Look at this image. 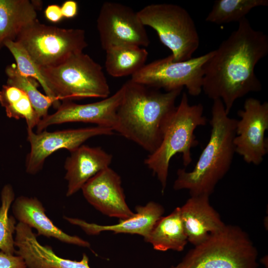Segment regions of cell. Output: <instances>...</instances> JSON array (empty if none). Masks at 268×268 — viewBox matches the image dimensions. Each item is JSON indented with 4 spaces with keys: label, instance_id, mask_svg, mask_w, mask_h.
<instances>
[{
    "label": "cell",
    "instance_id": "1",
    "mask_svg": "<svg viewBox=\"0 0 268 268\" xmlns=\"http://www.w3.org/2000/svg\"><path fill=\"white\" fill-rule=\"evenodd\" d=\"M268 53V36L244 18L204 65L202 91L220 99L228 115L238 99L262 90L255 68Z\"/></svg>",
    "mask_w": 268,
    "mask_h": 268
},
{
    "label": "cell",
    "instance_id": "2",
    "mask_svg": "<svg viewBox=\"0 0 268 268\" xmlns=\"http://www.w3.org/2000/svg\"><path fill=\"white\" fill-rule=\"evenodd\" d=\"M123 96L113 131L150 154L159 145L165 126L182 89L162 92L131 79Z\"/></svg>",
    "mask_w": 268,
    "mask_h": 268
},
{
    "label": "cell",
    "instance_id": "3",
    "mask_svg": "<svg viewBox=\"0 0 268 268\" xmlns=\"http://www.w3.org/2000/svg\"><path fill=\"white\" fill-rule=\"evenodd\" d=\"M209 140L191 171L178 169L173 189L188 190L191 197L210 196L230 169L235 152L237 120L226 113L220 99L213 100Z\"/></svg>",
    "mask_w": 268,
    "mask_h": 268
},
{
    "label": "cell",
    "instance_id": "4",
    "mask_svg": "<svg viewBox=\"0 0 268 268\" xmlns=\"http://www.w3.org/2000/svg\"><path fill=\"white\" fill-rule=\"evenodd\" d=\"M203 111V106L201 103L190 105L187 94L184 92L179 105L168 119L159 145L145 159V164L160 182L162 194L167 186L172 158L176 154H181L186 167L192 162L191 149L199 144L195 131L208 122Z\"/></svg>",
    "mask_w": 268,
    "mask_h": 268
},
{
    "label": "cell",
    "instance_id": "5",
    "mask_svg": "<svg viewBox=\"0 0 268 268\" xmlns=\"http://www.w3.org/2000/svg\"><path fill=\"white\" fill-rule=\"evenodd\" d=\"M258 251L241 227L226 225L169 268H258Z\"/></svg>",
    "mask_w": 268,
    "mask_h": 268
},
{
    "label": "cell",
    "instance_id": "6",
    "mask_svg": "<svg viewBox=\"0 0 268 268\" xmlns=\"http://www.w3.org/2000/svg\"><path fill=\"white\" fill-rule=\"evenodd\" d=\"M40 69L53 98L59 101L110 96L101 66L83 52L71 56L59 65Z\"/></svg>",
    "mask_w": 268,
    "mask_h": 268
},
{
    "label": "cell",
    "instance_id": "7",
    "mask_svg": "<svg viewBox=\"0 0 268 268\" xmlns=\"http://www.w3.org/2000/svg\"><path fill=\"white\" fill-rule=\"evenodd\" d=\"M144 25L153 29L161 42L172 52L175 61L192 58L200 45L195 22L184 8L172 3H154L137 11Z\"/></svg>",
    "mask_w": 268,
    "mask_h": 268
},
{
    "label": "cell",
    "instance_id": "8",
    "mask_svg": "<svg viewBox=\"0 0 268 268\" xmlns=\"http://www.w3.org/2000/svg\"><path fill=\"white\" fill-rule=\"evenodd\" d=\"M15 41L41 68L57 66L87 47L85 31L41 23L37 19L25 28Z\"/></svg>",
    "mask_w": 268,
    "mask_h": 268
},
{
    "label": "cell",
    "instance_id": "9",
    "mask_svg": "<svg viewBox=\"0 0 268 268\" xmlns=\"http://www.w3.org/2000/svg\"><path fill=\"white\" fill-rule=\"evenodd\" d=\"M213 53L181 62L174 61L170 55L145 64L131 79L166 92L185 87L190 95L198 96L202 92L203 66Z\"/></svg>",
    "mask_w": 268,
    "mask_h": 268
},
{
    "label": "cell",
    "instance_id": "10",
    "mask_svg": "<svg viewBox=\"0 0 268 268\" xmlns=\"http://www.w3.org/2000/svg\"><path fill=\"white\" fill-rule=\"evenodd\" d=\"M97 28L102 48L122 45L147 47L150 41L137 12L123 4L106 1L97 19Z\"/></svg>",
    "mask_w": 268,
    "mask_h": 268
},
{
    "label": "cell",
    "instance_id": "11",
    "mask_svg": "<svg viewBox=\"0 0 268 268\" xmlns=\"http://www.w3.org/2000/svg\"><path fill=\"white\" fill-rule=\"evenodd\" d=\"M27 132L30 150L26 157L25 170L28 174L35 175L42 169L46 159L54 152L62 149L70 152L92 137L110 135L114 131L96 126L54 132L44 130L40 133L27 129Z\"/></svg>",
    "mask_w": 268,
    "mask_h": 268
},
{
    "label": "cell",
    "instance_id": "12",
    "mask_svg": "<svg viewBox=\"0 0 268 268\" xmlns=\"http://www.w3.org/2000/svg\"><path fill=\"white\" fill-rule=\"evenodd\" d=\"M236 135L234 139L235 152L248 164L260 165L268 151V103L254 98H247L243 110L237 113Z\"/></svg>",
    "mask_w": 268,
    "mask_h": 268
},
{
    "label": "cell",
    "instance_id": "13",
    "mask_svg": "<svg viewBox=\"0 0 268 268\" xmlns=\"http://www.w3.org/2000/svg\"><path fill=\"white\" fill-rule=\"evenodd\" d=\"M123 92L121 86L114 94L107 98L88 104L63 101L55 112L48 114L39 121L36 127V133L46 130L52 125L72 122L94 124L113 130L116 113L122 98Z\"/></svg>",
    "mask_w": 268,
    "mask_h": 268
},
{
    "label": "cell",
    "instance_id": "14",
    "mask_svg": "<svg viewBox=\"0 0 268 268\" xmlns=\"http://www.w3.org/2000/svg\"><path fill=\"white\" fill-rule=\"evenodd\" d=\"M81 190L88 202L103 214L122 220L134 214L126 202L120 176L110 167L92 177Z\"/></svg>",
    "mask_w": 268,
    "mask_h": 268
},
{
    "label": "cell",
    "instance_id": "15",
    "mask_svg": "<svg viewBox=\"0 0 268 268\" xmlns=\"http://www.w3.org/2000/svg\"><path fill=\"white\" fill-rule=\"evenodd\" d=\"M15 234V254L23 258L27 268H91L87 255L83 254L79 261L60 257L51 247L41 245L32 229L25 224L18 222Z\"/></svg>",
    "mask_w": 268,
    "mask_h": 268
},
{
    "label": "cell",
    "instance_id": "16",
    "mask_svg": "<svg viewBox=\"0 0 268 268\" xmlns=\"http://www.w3.org/2000/svg\"><path fill=\"white\" fill-rule=\"evenodd\" d=\"M112 155L101 147L82 144L70 152L66 159L65 179L67 182V197L81 189L92 177L110 167Z\"/></svg>",
    "mask_w": 268,
    "mask_h": 268
},
{
    "label": "cell",
    "instance_id": "17",
    "mask_svg": "<svg viewBox=\"0 0 268 268\" xmlns=\"http://www.w3.org/2000/svg\"><path fill=\"white\" fill-rule=\"evenodd\" d=\"M209 196L191 197L180 207L181 217L188 242L196 246L225 225L210 205Z\"/></svg>",
    "mask_w": 268,
    "mask_h": 268
},
{
    "label": "cell",
    "instance_id": "18",
    "mask_svg": "<svg viewBox=\"0 0 268 268\" xmlns=\"http://www.w3.org/2000/svg\"><path fill=\"white\" fill-rule=\"evenodd\" d=\"M14 218L37 232V236L54 238L62 242L80 247L90 248L87 241L75 235H70L58 228L45 213L42 203L36 198L20 196L12 203Z\"/></svg>",
    "mask_w": 268,
    "mask_h": 268
},
{
    "label": "cell",
    "instance_id": "19",
    "mask_svg": "<svg viewBox=\"0 0 268 268\" xmlns=\"http://www.w3.org/2000/svg\"><path fill=\"white\" fill-rule=\"evenodd\" d=\"M136 212L131 217L120 220L115 224L101 225L89 223L82 219L64 216L70 223L78 226L87 234L95 235L104 231H111L114 234H137L144 238L150 232L155 222L162 216L164 208L160 204L149 201L144 205H137Z\"/></svg>",
    "mask_w": 268,
    "mask_h": 268
},
{
    "label": "cell",
    "instance_id": "20",
    "mask_svg": "<svg viewBox=\"0 0 268 268\" xmlns=\"http://www.w3.org/2000/svg\"><path fill=\"white\" fill-rule=\"evenodd\" d=\"M35 5L28 0H0V49L37 20Z\"/></svg>",
    "mask_w": 268,
    "mask_h": 268
},
{
    "label": "cell",
    "instance_id": "21",
    "mask_svg": "<svg viewBox=\"0 0 268 268\" xmlns=\"http://www.w3.org/2000/svg\"><path fill=\"white\" fill-rule=\"evenodd\" d=\"M144 239L157 251H183L188 240L181 219L180 207H177L167 216L160 217Z\"/></svg>",
    "mask_w": 268,
    "mask_h": 268
},
{
    "label": "cell",
    "instance_id": "22",
    "mask_svg": "<svg viewBox=\"0 0 268 268\" xmlns=\"http://www.w3.org/2000/svg\"><path fill=\"white\" fill-rule=\"evenodd\" d=\"M105 51L106 70L115 77L132 76L137 72L145 65L148 54L144 48L134 45L113 47Z\"/></svg>",
    "mask_w": 268,
    "mask_h": 268
},
{
    "label": "cell",
    "instance_id": "23",
    "mask_svg": "<svg viewBox=\"0 0 268 268\" xmlns=\"http://www.w3.org/2000/svg\"><path fill=\"white\" fill-rule=\"evenodd\" d=\"M5 71L7 77L6 84L19 88L27 95L40 120L48 115L51 106L57 109L60 106L59 101L39 91L40 84L36 80L21 74L16 64L7 66Z\"/></svg>",
    "mask_w": 268,
    "mask_h": 268
},
{
    "label": "cell",
    "instance_id": "24",
    "mask_svg": "<svg viewBox=\"0 0 268 268\" xmlns=\"http://www.w3.org/2000/svg\"><path fill=\"white\" fill-rule=\"evenodd\" d=\"M0 104L9 118L24 119L27 129L33 130L40 121L27 95L16 87L6 84L2 85L0 90Z\"/></svg>",
    "mask_w": 268,
    "mask_h": 268
},
{
    "label": "cell",
    "instance_id": "25",
    "mask_svg": "<svg viewBox=\"0 0 268 268\" xmlns=\"http://www.w3.org/2000/svg\"><path fill=\"white\" fill-rule=\"evenodd\" d=\"M268 5V0H217L205 21L216 24L239 22L252 9Z\"/></svg>",
    "mask_w": 268,
    "mask_h": 268
},
{
    "label": "cell",
    "instance_id": "26",
    "mask_svg": "<svg viewBox=\"0 0 268 268\" xmlns=\"http://www.w3.org/2000/svg\"><path fill=\"white\" fill-rule=\"evenodd\" d=\"M14 200L13 187L10 184L5 185L0 193V250L10 255H14L16 251L13 237L15 233L16 220L14 217L8 214Z\"/></svg>",
    "mask_w": 268,
    "mask_h": 268
},
{
    "label": "cell",
    "instance_id": "27",
    "mask_svg": "<svg viewBox=\"0 0 268 268\" xmlns=\"http://www.w3.org/2000/svg\"><path fill=\"white\" fill-rule=\"evenodd\" d=\"M4 47L7 48L13 56L19 72L36 80L42 87L46 95L56 100L48 87L40 67L34 62L24 48L15 41L6 42Z\"/></svg>",
    "mask_w": 268,
    "mask_h": 268
},
{
    "label": "cell",
    "instance_id": "28",
    "mask_svg": "<svg viewBox=\"0 0 268 268\" xmlns=\"http://www.w3.org/2000/svg\"><path fill=\"white\" fill-rule=\"evenodd\" d=\"M0 268H27L23 258L0 251Z\"/></svg>",
    "mask_w": 268,
    "mask_h": 268
},
{
    "label": "cell",
    "instance_id": "29",
    "mask_svg": "<svg viewBox=\"0 0 268 268\" xmlns=\"http://www.w3.org/2000/svg\"><path fill=\"white\" fill-rule=\"evenodd\" d=\"M44 12L46 18L54 23L59 22L63 18L61 7L57 4L49 5Z\"/></svg>",
    "mask_w": 268,
    "mask_h": 268
},
{
    "label": "cell",
    "instance_id": "30",
    "mask_svg": "<svg viewBox=\"0 0 268 268\" xmlns=\"http://www.w3.org/2000/svg\"><path fill=\"white\" fill-rule=\"evenodd\" d=\"M63 17L71 18L75 17L78 12V4L73 0L65 1L61 7Z\"/></svg>",
    "mask_w": 268,
    "mask_h": 268
}]
</instances>
